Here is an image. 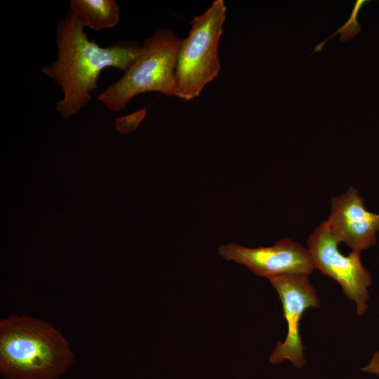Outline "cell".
Listing matches in <instances>:
<instances>
[{"instance_id": "2", "label": "cell", "mask_w": 379, "mask_h": 379, "mask_svg": "<svg viewBox=\"0 0 379 379\" xmlns=\"http://www.w3.org/2000/svg\"><path fill=\"white\" fill-rule=\"evenodd\" d=\"M74 361L69 343L52 324L29 315L0 321V373L7 379H56Z\"/></svg>"}, {"instance_id": "1", "label": "cell", "mask_w": 379, "mask_h": 379, "mask_svg": "<svg viewBox=\"0 0 379 379\" xmlns=\"http://www.w3.org/2000/svg\"><path fill=\"white\" fill-rule=\"evenodd\" d=\"M84 28L69 11L57 27V59L41 69L62 88L64 96L57 102L56 110L65 120L91 100V93L98 88V81L105 68L125 72L142 51V46L133 40L101 47L88 40Z\"/></svg>"}, {"instance_id": "5", "label": "cell", "mask_w": 379, "mask_h": 379, "mask_svg": "<svg viewBox=\"0 0 379 379\" xmlns=\"http://www.w3.org/2000/svg\"><path fill=\"white\" fill-rule=\"evenodd\" d=\"M338 244L326 221L314 230L307 241L316 269L340 285L346 297L355 302L357 314L361 315L368 307L371 274L361 262V252L352 251L345 255L339 251Z\"/></svg>"}, {"instance_id": "3", "label": "cell", "mask_w": 379, "mask_h": 379, "mask_svg": "<svg viewBox=\"0 0 379 379\" xmlns=\"http://www.w3.org/2000/svg\"><path fill=\"white\" fill-rule=\"evenodd\" d=\"M182 41L172 30H157L144 41L140 54L124 75L98 94V100L109 110L119 112L140 93L175 96V68Z\"/></svg>"}, {"instance_id": "9", "label": "cell", "mask_w": 379, "mask_h": 379, "mask_svg": "<svg viewBox=\"0 0 379 379\" xmlns=\"http://www.w3.org/2000/svg\"><path fill=\"white\" fill-rule=\"evenodd\" d=\"M71 11L84 27L100 31L115 27L121 18L114 0H71Z\"/></svg>"}, {"instance_id": "4", "label": "cell", "mask_w": 379, "mask_h": 379, "mask_svg": "<svg viewBox=\"0 0 379 379\" xmlns=\"http://www.w3.org/2000/svg\"><path fill=\"white\" fill-rule=\"evenodd\" d=\"M226 18L224 1L215 0L192 20L178 55L175 96L183 100L196 98L218 77L220 69L218 44Z\"/></svg>"}, {"instance_id": "10", "label": "cell", "mask_w": 379, "mask_h": 379, "mask_svg": "<svg viewBox=\"0 0 379 379\" xmlns=\"http://www.w3.org/2000/svg\"><path fill=\"white\" fill-rule=\"evenodd\" d=\"M146 109H142L116 119L115 127L122 134L131 133L145 118Z\"/></svg>"}, {"instance_id": "7", "label": "cell", "mask_w": 379, "mask_h": 379, "mask_svg": "<svg viewBox=\"0 0 379 379\" xmlns=\"http://www.w3.org/2000/svg\"><path fill=\"white\" fill-rule=\"evenodd\" d=\"M270 281L279 295L287 323L286 339L277 343L270 361L277 364L286 359L295 367L301 368L305 364V359L300 322L307 309L320 307V300L307 275H288Z\"/></svg>"}, {"instance_id": "6", "label": "cell", "mask_w": 379, "mask_h": 379, "mask_svg": "<svg viewBox=\"0 0 379 379\" xmlns=\"http://www.w3.org/2000/svg\"><path fill=\"white\" fill-rule=\"evenodd\" d=\"M219 255L269 280L288 275H310L316 270L307 248L288 239L267 247L248 248L234 243L221 245Z\"/></svg>"}, {"instance_id": "8", "label": "cell", "mask_w": 379, "mask_h": 379, "mask_svg": "<svg viewBox=\"0 0 379 379\" xmlns=\"http://www.w3.org/2000/svg\"><path fill=\"white\" fill-rule=\"evenodd\" d=\"M364 202L358 190L350 187L343 194L331 198L330 214L326 220L339 243L361 253L376 244L379 232V213L367 210Z\"/></svg>"}, {"instance_id": "11", "label": "cell", "mask_w": 379, "mask_h": 379, "mask_svg": "<svg viewBox=\"0 0 379 379\" xmlns=\"http://www.w3.org/2000/svg\"><path fill=\"white\" fill-rule=\"evenodd\" d=\"M361 370L365 373L375 375L379 377V351L373 355L369 362L362 367Z\"/></svg>"}]
</instances>
